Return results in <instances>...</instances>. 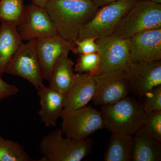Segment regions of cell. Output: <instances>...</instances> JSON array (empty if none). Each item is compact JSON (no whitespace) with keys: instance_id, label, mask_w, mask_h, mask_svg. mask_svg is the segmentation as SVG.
<instances>
[{"instance_id":"6da1fadb","label":"cell","mask_w":161,"mask_h":161,"mask_svg":"<svg viewBox=\"0 0 161 161\" xmlns=\"http://www.w3.org/2000/svg\"><path fill=\"white\" fill-rule=\"evenodd\" d=\"M44 8L58 34L74 43L80 29L94 16L98 7L92 0H50Z\"/></svg>"},{"instance_id":"7a4b0ae2","label":"cell","mask_w":161,"mask_h":161,"mask_svg":"<svg viewBox=\"0 0 161 161\" xmlns=\"http://www.w3.org/2000/svg\"><path fill=\"white\" fill-rule=\"evenodd\" d=\"M104 128L112 133L133 135L144 126L145 115L142 102L127 96L111 104L101 107Z\"/></svg>"},{"instance_id":"3957f363","label":"cell","mask_w":161,"mask_h":161,"mask_svg":"<svg viewBox=\"0 0 161 161\" xmlns=\"http://www.w3.org/2000/svg\"><path fill=\"white\" fill-rule=\"evenodd\" d=\"M93 141L87 137L78 141L64 137L58 129L44 136L40 141L39 149L43 157L40 161H80L92 152Z\"/></svg>"},{"instance_id":"277c9868","label":"cell","mask_w":161,"mask_h":161,"mask_svg":"<svg viewBox=\"0 0 161 161\" xmlns=\"http://www.w3.org/2000/svg\"><path fill=\"white\" fill-rule=\"evenodd\" d=\"M159 28H161V4L140 0L122 18L112 35L130 39L141 31Z\"/></svg>"},{"instance_id":"5b68a950","label":"cell","mask_w":161,"mask_h":161,"mask_svg":"<svg viewBox=\"0 0 161 161\" xmlns=\"http://www.w3.org/2000/svg\"><path fill=\"white\" fill-rule=\"evenodd\" d=\"M136 2L117 1L99 7L94 16L80 29L76 40L90 37L97 40L112 35L122 18Z\"/></svg>"},{"instance_id":"8992f818","label":"cell","mask_w":161,"mask_h":161,"mask_svg":"<svg viewBox=\"0 0 161 161\" xmlns=\"http://www.w3.org/2000/svg\"><path fill=\"white\" fill-rule=\"evenodd\" d=\"M60 118L64 136L76 141L84 140L104 128L100 111L91 106L73 110L64 109Z\"/></svg>"},{"instance_id":"52a82bcc","label":"cell","mask_w":161,"mask_h":161,"mask_svg":"<svg viewBox=\"0 0 161 161\" xmlns=\"http://www.w3.org/2000/svg\"><path fill=\"white\" fill-rule=\"evenodd\" d=\"M36 40L21 43L6 66L4 74L24 78L37 91L43 84L44 79L37 53Z\"/></svg>"},{"instance_id":"ba28073f","label":"cell","mask_w":161,"mask_h":161,"mask_svg":"<svg viewBox=\"0 0 161 161\" xmlns=\"http://www.w3.org/2000/svg\"><path fill=\"white\" fill-rule=\"evenodd\" d=\"M100 62L96 75L124 71L131 63L130 39L112 35L97 39Z\"/></svg>"},{"instance_id":"9c48e42d","label":"cell","mask_w":161,"mask_h":161,"mask_svg":"<svg viewBox=\"0 0 161 161\" xmlns=\"http://www.w3.org/2000/svg\"><path fill=\"white\" fill-rule=\"evenodd\" d=\"M94 77L96 89L92 100L96 105L102 106L115 103L132 92L123 71L109 72Z\"/></svg>"},{"instance_id":"30bf717a","label":"cell","mask_w":161,"mask_h":161,"mask_svg":"<svg viewBox=\"0 0 161 161\" xmlns=\"http://www.w3.org/2000/svg\"><path fill=\"white\" fill-rule=\"evenodd\" d=\"M17 29L22 40L26 41L58 35L45 8L32 3L25 6L23 18Z\"/></svg>"},{"instance_id":"8fae6325","label":"cell","mask_w":161,"mask_h":161,"mask_svg":"<svg viewBox=\"0 0 161 161\" xmlns=\"http://www.w3.org/2000/svg\"><path fill=\"white\" fill-rule=\"evenodd\" d=\"M132 92L142 98L153 88L161 85V61L131 62L123 71Z\"/></svg>"},{"instance_id":"7c38bea8","label":"cell","mask_w":161,"mask_h":161,"mask_svg":"<svg viewBox=\"0 0 161 161\" xmlns=\"http://www.w3.org/2000/svg\"><path fill=\"white\" fill-rule=\"evenodd\" d=\"M131 62L161 60V28L141 31L130 38Z\"/></svg>"},{"instance_id":"4fadbf2b","label":"cell","mask_w":161,"mask_h":161,"mask_svg":"<svg viewBox=\"0 0 161 161\" xmlns=\"http://www.w3.org/2000/svg\"><path fill=\"white\" fill-rule=\"evenodd\" d=\"M75 46V43L67 41L59 35L37 39V53L43 79L49 80L52 69L58 58L62 55H69Z\"/></svg>"},{"instance_id":"5bb4252c","label":"cell","mask_w":161,"mask_h":161,"mask_svg":"<svg viewBox=\"0 0 161 161\" xmlns=\"http://www.w3.org/2000/svg\"><path fill=\"white\" fill-rule=\"evenodd\" d=\"M40 120L47 127H55L64 109L65 95L42 85L37 90Z\"/></svg>"},{"instance_id":"9a60e30c","label":"cell","mask_w":161,"mask_h":161,"mask_svg":"<svg viewBox=\"0 0 161 161\" xmlns=\"http://www.w3.org/2000/svg\"><path fill=\"white\" fill-rule=\"evenodd\" d=\"M96 89L94 75L77 74V77L65 96L64 109L73 110L87 106L92 100Z\"/></svg>"},{"instance_id":"2e32d148","label":"cell","mask_w":161,"mask_h":161,"mask_svg":"<svg viewBox=\"0 0 161 161\" xmlns=\"http://www.w3.org/2000/svg\"><path fill=\"white\" fill-rule=\"evenodd\" d=\"M132 137V161L161 160V142L148 132L145 126Z\"/></svg>"},{"instance_id":"e0dca14e","label":"cell","mask_w":161,"mask_h":161,"mask_svg":"<svg viewBox=\"0 0 161 161\" xmlns=\"http://www.w3.org/2000/svg\"><path fill=\"white\" fill-rule=\"evenodd\" d=\"M74 65L68 55L60 56L52 69L48 80L49 87L65 96L77 77V74L74 73Z\"/></svg>"},{"instance_id":"ac0fdd59","label":"cell","mask_w":161,"mask_h":161,"mask_svg":"<svg viewBox=\"0 0 161 161\" xmlns=\"http://www.w3.org/2000/svg\"><path fill=\"white\" fill-rule=\"evenodd\" d=\"M0 26V76L4 74V70L22 40L18 33L17 26L5 23Z\"/></svg>"},{"instance_id":"d6986e66","label":"cell","mask_w":161,"mask_h":161,"mask_svg":"<svg viewBox=\"0 0 161 161\" xmlns=\"http://www.w3.org/2000/svg\"><path fill=\"white\" fill-rule=\"evenodd\" d=\"M132 135L112 133L104 155L105 161H132Z\"/></svg>"},{"instance_id":"ffe728a7","label":"cell","mask_w":161,"mask_h":161,"mask_svg":"<svg viewBox=\"0 0 161 161\" xmlns=\"http://www.w3.org/2000/svg\"><path fill=\"white\" fill-rule=\"evenodd\" d=\"M24 9L23 0H0V22L17 26Z\"/></svg>"},{"instance_id":"44dd1931","label":"cell","mask_w":161,"mask_h":161,"mask_svg":"<svg viewBox=\"0 0 161 161\" xmlns=\"http://www.w3.org/2000/svg\"><path fill=\"white\" fill-rule=\"evenodd\" d=\"M24 147L0 135V161H34Z\"/></svg>"},{"instance_id":"7402d4cb","label":"cell","mask_w":161,"mask_h":161,"mask_svg":"<svg viewBox=\"0 0 161 161\" xmlns=\"http://www.w3.org/2000/svg\"><path fill=\"white\" fill-rule=\"evenodd\" d=\"M100 62L97 53L79 54L74 71L78 74L96 75Z\"/></svg>"},{"instance_id":"603a6c76","label":"cell","mask_w":161,"mask_h":161,"mask_svg":"<svg viewBox=\"0 0 161 161\" xmlns=\"http://www.w3.org/2000/svg\"><path fill=\"white\" fill-rule=\"evenodd\" d=\"M142 98L143 108L146 113L161 111V85L145 93Z\"/></svg>"},{"instance_id":"cb8c5ba5","label":"cell","mask_w":161,"mask_h":161,"mask_svg":"<svg viewBox=\"0 0 161 161\" xmlns=\"http://www.w3.org/2000/svg\"><path fill=\"white\" fill-rule=\"evenodd\" d=\"M144 126L153 137L161 142V111L146 113Z\"/></svg>"},{"instance_id":"d4e9b609","label":"cell","mask_w":161,"mask_h":161,"mask_svg":"<svg viewBox=\"0 0 161 161\" xmlns=\"http://www.w3.org/2000/svg\"><path fill=\"white\" fill-rule=\"evenodd\" d=\"M96 39L94 38H85L83 40L75 41V46L71 51L77 54L97 53L98 46L95 42Z\"/></svg>"},{"instance_id":"484cf974","label":"cell","mask_w":161,"mask_h":161,"mask_svg":"<svg viewBox=\"0 0 161 161\" xmlns=\"http://www.w3.org/2000/svg\"><path fill=\"white\" fill-rule=\"evenodd\" d=\"M19 92L17 86L7 83L0 76V101L16 95Z\"/></svg>"},{"instance_id":"4316f807","label":"cell","mask_w":161,"mask_h":161,"mask_svg":"<svg viewBox=\"0 0 161 161\" xmlns=\"http://www.w3.org/2000/svg\"><path fill=\"white\" fill-rule=\"evenodd\" d=\"M140 1V0H92L93 3H95V5L98 8L113 2H117V1H135V2H136V1Z\"/></svg>"},{"instance_id":"83f0119b","label":"cell","mask_w":161,"mask_h":161,"mask_svg":"<svg viewBox=\"0 0 161 161\" xmlns=\"http://www.w3.org/2000/svg\"><path fill=\"white\" fill-rule=\"evenodd\" d=\"M49 1L50 0H31V2L33 4L44 8Z\"/></svg>"},{"instance_id":"f1b7e54d","label":"cell","mask_w":161,"mask_h":161,"mask_svg":"<svg viewBox=\"0 0 161 161\" xmlns=\"http://www.w3.org/2000/svg\"><path fill=\"white\" fill-rule=\"evenodd\" d=\"M152 2L154 3H158V4H161V0H151Z\"/></svg>"}]
</instances>
